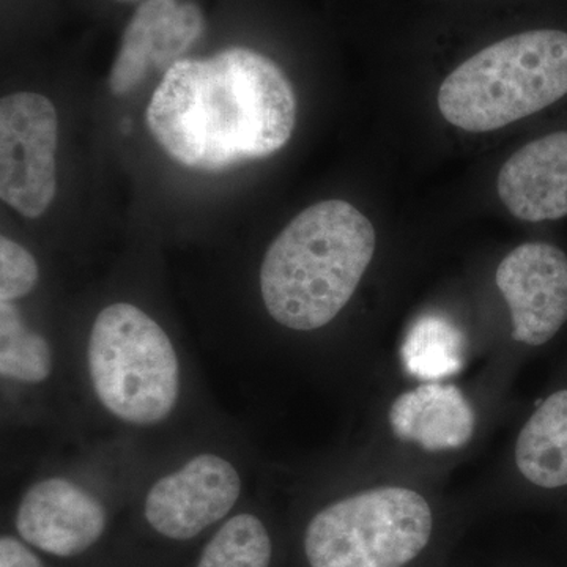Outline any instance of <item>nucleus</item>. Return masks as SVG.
Returning a JSON list of instances; mask_svg holds the SVG:
<instances>
[{"mask_svg":"<svg viewBox=\"0 0 567 567\" xmlns=\"http://www.w3.org/2000/svg\"><path fill=\"white\" fill-rule=\"evenodd\" d=\"M59 121L47 96L18 92L0 103V197L24 218L37 219L58 192Z\"/></svg>","mask_w":567,"mask_h":567,"instance_id":"6","label":"nucleus"},{"mask_svg":"<svg viewBox=\"0 0 567 567\" xmlns=\"http://www.w3.org/2000/svg\"><path fill=\"white\" fill-rule=\"evenodd\" d=\"M145 118L174 162L219 173L282 151L297 123V99L271 59L229 48L164 71Z\"/></svg>","mask_w":567,"mask_h":567,"instance_id":"1","label":"nucleus"},{"mask_svg":"<svg viewBox=\"0 0 567 567\" xmlns=\"http://www.w3.org/2000/svg\"><path fill=\"white\" fill-rule=\"evenodd\" d=\"M435 514L412 488L377 487L322 507L306 525L309 567H415L434 544Z\"/></svg>","mask_w":567,"mask_h":567,"instance_id":"5","label":"nucleus"},{"mask_svg":"<svg viewBox=\"0 0 567 567\" xmlns=\"http://www.w3.org/2000/svg\"><path fill=\"white\" fill-rule=\"evenodd\" d=\"M391 429L402 442L425 451L458 450L475 434V412L454 385L429 382L406 391L391 406Z\"/></svg>","mask_w":567,"mask_h":567,"instance_id":"11","label":"nucleus"},{"mask_svg":"<svg viewBox=\"0 0 567 567\" xmlns=\"http://www.w3.org/2000/svg\"><path fill=\"white\" fill-rule=\"evenodd\" d=\"M54 369V353L48 339L31 330L20 308L0 301V375L11 382L39 385Z\"/></svg>","mask_w":567,"mask_h":567,"instance_id":"14","label":"nucleus"},{"mask_svg":"<svg viewBox=\"0 0 567 567\" xmlns=\"http://www.w3.org/2000/svg\"><path fill=\"white\" fill-rule=\"evenodd\" d=\"M464 333L443 315L417 317L401 347L409 374L427 382L457 374L464 365Z\"/></svg>","mask_w":567,"mask_h":567,"instance_id":"13","label":"nucleus"},{"mask_svg":"<svg viewBox=\"0 0 567 567\" xmlns=\"http://www.w3.org/2000/svg\"><path fill=\"white\" fill-rule=\"evenodd\" d=\"M87 371L96 401L125 424L163 423L181 401L182 364L169 334L125 301L96 316L89 334Z\"/></svg>","mask_w":567,"mask_h":567,"instance_id":"4","label":"nucleus"},{"mask_svg":"<svg viewBox=\"0 0 567 567\" xmlns=\"http://www.w3.org/2000/svg\"><path fill=\"white\" fill-rule=\"evenodd\" d=\"M374 252V226L352 204L331 199L306 208L265 254V309L290 330L327 327L352 300Z\"/></svg>","mask_w":567,"mask_h":567,"instance_id":"2","label":"nucleus"},{"mask_svg":"<svg viewBox=\"0 0 567 567\" xmlns=\"http://www.w3.org/2000/svg\"><path fill=\"white\" fill-rule=\"evenodd\" d=\"M567 95V33L507 37L458 65L436 103L451 125L487 133L546 110Z\"/></svg>","mask_w":567,"mask_h":567,"instance_id":"3","label":"nucleus"},{"mask_svg":"<svg viewBox=\"0 0 567 567\" xmlns=\"http://www.w3.org/2000/svg\"><path fill=\"white\" fill-rule=\"evenodd\" d=\"M274 543L254 514H238L218 529L205 546L197 567H270Z\"/></svg>","mask_w":567,"mask_h":567,"instance_id":"16","label":"nucleus"},{"mask_svg":"<svg viewBox=\"0 0 567 567\" xmlns=\"http://www.w3.org/2000/svg\"><path fill=\"white\" fill-rule=\"evenodd\" d=\"M203 10L193 2H175L164 14L156 33L153 69L167 71L203 35Z\"/></svg>","mask_w":567,"mask_h":567,"instance_id":"17","label":"nucleus"},{"mask_svg":"<svg viewBox=\"0 0 567 567\" xmlns=\"http://www.w3.org/2000/svg\"><path fill=\"white\" fill-rule=\"evenodd\" d=\"M516 462L529 483L567 486V390L551 394L518 435Z\"/></svg>","mask_w":567,"mask_h":567,"instance_id":"12","label":"nucleus"},{"mask_svg":"<svg viewBox=\"0 0 567 567\" xmlns=\"http://www.w3.org/2000/svg\"><path fill=\"white\" fill-rule=\"evenodd\" d=\"M40 270L35 257L11 238L0 240V301L28 297L39 282Z\"/></svg>","mask_w":567,"mask_h":567,"instance_id":"18","label":"nucleus"},{"mask_svg":"<svg viewBox=\"0 0 567 567\" xmlns=\"http://www.w3.org/2000/svg\"><path fill=\"white\" fill-rule=\"evenodd\" d=\"M177 0H145L123 32L121 50L110 73V91L114 95L133 92L153 69L156 32L166 11Z\"/></svg>","mask_w":567,"mask_h":567,"instance_id":"15","label":"nucleus"},{"mask_svg":"<svg viewBox=\"0 0 567 567\" xmlns=\"http://www.w3.org/2000/svg\"><path fill=\"white\" fill-rule=\"evenodd\" d=\"M14 524L29 546L54 557L73 558L99 543L106 532L107 513L80 484L54 476L28 488Z\"/></svg>","mask_w":567,"mask_h":567,"instance_id":"9","label":"nucleus"},{"mask_svg":"<svg viewBox=\"0 0 567 567\" xmlns=\"http://www.w3.org/2000/svg\"><path fill=\"white\" fill-rule=\"evenodd\" d=\"M117 2H133V0H117Z\"/></svg>","mask_w":567,"mask_h":567,"instance_id":"20","label":"nucleus"},{"mask_svg":"<svg viewBox=\"0 0 567 567\" xmlns=\"http://www.w3.org/2000/svg\"><path fill=\"white\" fill-rule=\"evenodd\" d=\"M0 567H43L41 559L13 536L0 539Z\"/></svg>","mask_w":567,"mask_h":567,"instance_id":"19","label":"nucleus"},{"mask_svg":"<svg viewBox=\"0 0 567 567\" xmlns=\"http://www.w3.org/2000/svg\"><path fill=\"white\" fill-rule=\"evenodd\" d=\"M496 186L507 210L522 221L567 216V133L548 134L514 153Z\"/></svg>","mask_w":567,"mask_h":567,"instance_id":"10","label":"nucleus"},{"mask_svg":"<svg viewBox=\"0 0 567 567\" xmlns=\"http://www.w3.org/2000/svg\"><path fill=\"white\" fill-rule=\"evenodd\" d=\"M241 488L244 480L229 458L197 454L148 488L145 520L167 539L189 540L226 517Z\"/></svg>","mask_w":567,"mask_h":567,"instance_id":"7","label":"nucleus"},{"mask_svg":"<svg viewBox=\"0 0 567 567\" xmlns=\"http://www.w3.org/2000/svg\"><path fill=\"white\" fill-rule=\"evenodd\" d=\"M496 286L513 319V338L543 346L567 320V257L548 244H524L496 268Z\"/></svg>","mask_w":567,"mask_h":567,"instance_id":"8","label":"nucleus"}]
</instances>
